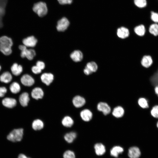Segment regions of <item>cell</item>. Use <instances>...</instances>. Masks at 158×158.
Wrapping results in <instances>:
<instances>
[{"mask_svg":"<svg viewBox=\"0 0 158 158\" xmlns=\"http://www.w3.org/2000/svg\"><path fill=\"white\" fill-rule=\"evenodd\" d=\"M13 44V40L10 37L6 35L0 37V51L4 55L8 56L12 54Z\"/></svg>","mask_w":158,"mask_h":158,"instance_id":"1","label":"cell"},{"mask_svg":"<svg viewBox=\"0 0 158 158\" xmlns=\"http://www.w3.org/2000/svg\"><path fill=\"white\" fill-rule=\"evenodd\" d=\"M18 49L20 51V56L22 58H26L28 60H31L35 56L36 53L33 49H28L27 47L23 44L20 45Z\"/></svg>","mask_w":158,"mask_h":158,"instance_id":"2","label":"cell"},{"mask_svg":"<svg viewBox=\"0 0 158 158\" xmlns=\"http://www.w3.org/2000/svg\"><path fill=\"white\" fill-rule=\"evenodd\" d=\"M32 9L35 13L41 17L45 16L47 12L46 4L45 3L42 2H39L35 4Z\"/></svg>","mask_w":158,"mask_h":158,"instance_id":"3","label":"cell"},{"mask_svg":"<svg viewBox=\"0 0 158 158\" xmlns=\"http://www.w3.org/2000/svg\"><path fill=\"white\" fill-rule=\"evenodd\" d=\"M23 130L22 128L13 130L8 135L7 139L13 142L20 141L23 138Z\"/></svg>","mask_w":158,"mask_h":158,"instance_id":"4","label":"cell"},{"mask_svg":"<svg viewBox=\"0 0 158 158\" xmlns=\"http://www.w3.org/2000/svg\"><path fill=\"white\" fill-rule=\"evenodd\" d=\"M69 25V22L67 19L63 17L58 21L57 29L59 31H64L67 28Z\"/></svg>","mask_w":158,"mask_h":158,"instance_id":"5","label":"cell"},{"mask_svg":"<svg viewBox=\"0 0 158 158\" xmlns=\"http://www.w3.org/2000/svg\"><path fill=\"white\" fill-rule=\"evenodd\" d=\"M98 68L97 65L94 62L92 61L87 63L84 70V72L86 75H89L95 72Z\"/></svg>","mask_w":158,"mask_h":158,"instance_id":"6","label":"cell"},{"mask_svg":"<svg viewBox=\"0 0 158 158\" xmlns=\"http://www.w3.org/2000/svg\"><path fill=\"white\" fill-rule=\"evenodd\" d=\"M22 84L25 86H31L35 83L33 78L28 74L23 75L21 77L20 79Z\"/></svg>","mask_w":158,"mask_h":158,"instance_id":"7","label":"cell"},{"mask_svg":"<svg viewBox=\"0 0 158 158\" xmlns=\"http://www.w3.org/2000/svg\"><path fill=\"white\" fill-rule=\"evenodd\" d=\"M37 42V39L33 36L28 37L22 40L23 44L27 47H34L36 45Z\"/></svg>","mask_w":158,"mask_h":158,"instance_id":"8","label":"cell"},{"mask_svg":"<svg viewBox=\"0 0 158 158\" xmlns=\"http://www.w3.org/2000/svg\"><path fill=\"white\" fill-rule=\"evenodd\" d=\"M97 108L98 110L102 112L104 115L109 114L111 112L110 107L106 103L101 102L98 103Z\"/></svg>","mask_w":158,"mask_h":158,"instance_id":"9","label":"cell"},{"mask_svg":"<svg viewBox=\"0 0 158 158\" xmlns=\"http://www.w3.org/2000/svg\"><path fill=\"white\" fill-rule=\"evenodd\" d=\"M10 69L12 74L15 76H18L20 75L23 70L22 66L16 63H13Z\"/></svg>","mask_w":158,"mask_h":158,"instance_id":"10","label":"cell"},{"mask_svg":"<svg viewBox=\"0 0 158 158\" xmlns=\"http://www.w3.org/2000/svg\"><path fill=\"white\" fill-rule=\"evenodd\" d=\"M153 62L152 58L150 55H145L142 58L141 63L143 67L147 68L151 66Z\"/></svg>","mask_w":158,"mask_h":158,"instance_id":"11","label":"cell"},{"mask_svg":"<svg viewBox=\"0 0 158 158\" xmlns=\"http://www.w3.org/2000/svg\"><path fill=\"white\" fill-rule=\"evenodd\" d=\"M128 156L130 158H139L141 155L140 149L136 147H133L128 150Z\"/></svg>","mask_w":158,"mask_h":158,"instance_id":"12","label":"cell"},{"mask_svg":"<svg viewBox=\"0 0 158 158\" xmlns=\"http://www.w3.org/2000/svg\"><path fill=\"white\" fill-rule=\"evenodd\" d=\"M54 77L51 73H45L41 76L42 82L47 85H49L53 81Z\"/></svg>","mask_w":158,"mask_h":158,"instance_id":"13","label":"cell"},{"mask_svg":"<svg viewBox=\"0 0 158 158\" xmlns=\"http://www.w3.org/2000/svg\"><path fill=\"white\" fill-rule=\"evenodd\" d=\"M72 102L73 105L75 107L80 108L85 104V100L83 97L77 95L73 98Z\"/></svg>","mask_w":158,"mask_h":158,"instance_id":"14","label":"cell"},{"mask_svg":"<svg viewBox=\"0 0 158 158\" xmlns=\"http://www.w3.org/2000/svg\"><path fill=\"white\" fill-rule=\"evenodd\" d=\"M44 93L42 90L39 87H36L34 88L31 93L32 97L37 100L42 99L44 96Z\"/></svg>","mask_w":158,"mask_h":158,"instance_id":"15","label":"cell"},{"mask_svg":"<svg viewBox=\"0 0 158 158\" xmlns=\"http://www.w3.org/2000/svg\"><path fill=\"white\" fill-rule=\"evenodd\" d=\"M2 103L5 107L8 108H11L16 106L17 101L14 98L6 97L2 100Z\"/></svg>","mask_w":158,"mask_h":158,"instance_id":"16","label":"cell"},{"mask_svg":"<svg viewBox=\"0 0 158 158\" xmlns=\"http://www.w3.org/2000/svg\"><path fill=\"white\" fill-rule=\"evenodd\" d=\"M80 116L83 120L87 122L91 119L92 117V114L90 110L85 109L81 111Z\"/></svg>","mask_w":158,"mask_h":158,"instance_id":"17","label":"cell"},{"mask_svg":"<svg viewBox=\"0 0 158 158\" xmlns=\"http://www.w3.org/2000/svg\"><path fill=\"white\" fill-rule=\"evenodd\" d=\"M12 79L11 74L8 71L4 72L0 75V81L2 83H8L11 82Z\"/></svg>","mask_w":158,"mask_h":158,"instance_id":"18","label":"cell"},{"mask_svg":"<svg viewBox=\"0 0 158 158\" xmlns=\"http://www.w3.org/2000/svg\"><path fill=\"white\" fill-rule=\"evenodd\" d=\"M82 52L78 50L73 51L70 54V57L75 62H78L81 61L83 58Z\"/></svg>","mask_w":158,"mask_h":158,"instance_id":"19","label":"cell"},{"mask_svg":"<svg viewBox=\"0 0 158 158\" xmlns=\"http://www.w3.org/2000/svg\"><path fill=\"white\" fill-rule=\"evenodd\" d=\"M30 100L28 94L26 92L22 93L19 97V101L20 104L23 107L28 105Z\"/></svg>","mask_w":158,"mask_h":158,"instance_id":"20","label":"cell"},{"mask_svg":"<svg viewBox=\"0 0 158 158\" xmlns=\"http://www.w3.org/2000/svg\"><path fill=\"white\" fill-rule=\"evenodd\" d=\"M117 35L118 37L125 39L128 37L129 35L128 30L124 27H121L117 29Z\"/></svg>","mask_w":158,"mask_h":158,"instance_id":"21","label":"cell"},{"mask_svg":"<svg viewBox=\"0 0 158 158\" xmlns=\"http://www.w3.org/2000/svg\"><path fill=\"white\" fill-rule=\"evenodd\" d=\"M124 113V110L123 108L121 106H118L114 108L112 114L115 117L119 118L123 116Z\"/></svg>","mask_w":158,"mask_h":158,"instance_id":"22","label":"cell"},{"mask_svg":"<svg viewBox=\"0 0 158 158\" xmlns=\"http://www.w3.org/2000/svg\"><path fill=\"white\" fill-rule=\"evenodd\" d=\"M94 148L96 154L99 156L103 154L106 151L105 147L101 143H97L95 144Z\"/></svg>","mask_w":158,"mask_h":158,"instance_id":"23","label":"cell"},{"mask_svg":"<svg viewBox=\"0 0 158 158\" xmlns=\"http://www.w3.org/2000/svg\"><path fill=\"white\" fill-rule=\"evenodd\" d=\"M123 148L120 146H115L113 147L110 150L111 156L114 157H117L119 154L123 151Z\"/></svg>","mask_w":158,"mask_h":158,"instance_id":"24","label":"cell"},{"mask_svg":"<svg viewBox=\"0 0 158 158\" xmlns=\"http://www.w3.org/2000/svg\"><path fill=\"white\" fill-rule=\"evenodd\" d=\"M43 121L40 119H37L33 121L32 124V127L35 130H39L44 127Z\"/></svg>","mask_w":158,"mask_h":158,"instance_id":"25","label":"cell"},{"mask_svg":"<svg viewBox=\"0 0 158 158\" xmlns=\"http://www.w3.org/2000/svg\"><path fill=\"white\" fill-rule=\"evenodd\" d=\"M61 123L64 126L66 127H70L73 125L74 121L71 117L66 116L63 118Z\"/></svg>","mask_w":158,"mask_h":158,"instance_id":"26","label":"cell"},{"mask_svg":"<svg viewBox=\"0 0 158 158\" xmlns=\"http://www.w3.org/2000/svg\"><path fill=\"white\" fill-rule=\"evenodd\" d=\"M77 135L75 133L71 132L66 133L64 136L65 140L68 143L72 142L76 138Z\"/></svg>","mask_w":158,"mask_h":158,"instance_id":"27","label":"cell"},{"mask_svg":"<svg viewBox=\"0 0 158 158\" xmlns=\"http://www.w3.org/2000/svg\"><path fill=\"white\" fill-rule=\"evenodd\" d=\"M135 33L138 36H142L145 33V29L144 26L141 25L136 27L134 29Z\"/></svg>","mask_w":158,"mask_h":158,"instance_id":"28","label":"cell"},{"mask_svg":"<svg viewBox=\"0 0 158 158\" xmlns=\"http://www.w3.org/2000/svg\"><path fill=\"white\" fill-rule=\"evenodd\" d=\"M10 90L11 92L13 94H17L20 91L21 88L19 84L17 82L12 83L9 87Z\"/></svg>","mask_w":158,"mask_h":158,"instance_id":"29","label":"cell"},{"mask_svg":"<svg viewBox=\"0 0 158 158\" xmlns=\"http://www.w3.org/2000/svg\"><path fill=\"white\" fill-rule=\"evenodd\" d=\"M150 33L154 36H158V24L156 23L151 25L149 28Z\"/></svg>","mask_w":158,"mask_h":158,"instance_id":"30","label":"cell"},{"mask_svg":"<svg viewBox=\"0 0 158 158\" xmlns=\"http://www.w3.org/2000/svg\"><path fill=\"white\" fill-rule=\"evenodd\" d=\"M138 104L142 108H148L149 105L147 99L144 98H140L138 99Z\"/></svg>","mask_w":158,"mask_h":158,"instance_id":"31","label":"cell"},{"mask_svg":"<svg viewBox=\"0 0 158 158\" xmlns=\"http://www.w3.org/2000/svg\"><path fill=\"white\" fill-rule=\"evenodd\" d=\"M134 2L135 4L139 8L145 7L147 4L146 0H134Z\"/></svg>","mask_w":158,"mask_h":158,"instance_id":"32","label":"cell"},{"mask_svg":"<svg viewBox=\"0 0 158 158\" xmlns=\"http://www.w3.org/2000/svg\"><path fill=\"white\" fill-rule=\"evenodd\" d=\"M63 158H75L74 153L70 150L66 151L63 154Z\"/></svg>","mask_w":158,"mask_h":158,"instance_id":"33","label":"cell"},{"mask_svg":"<svg viewBox=\"0 0 158 158\" xmlns=\"http://www.w3.org/2000/svg\"><path fill=\"white\" fill-rule=\"evenodd\" d=\"M151 114L152 116L158 118V105L154 106L151 111Z\"/></svg>","mask_w":158,"mask_h":158,"instance_id":"34","label":"cell"},{"mask_svg":"<svg viewBox=\"0 0 158 158\" xmlns=\"http://www.w3.org/2000/svg\"><path fill=\"white\" fill-rule=\"evenodd\" d=\"M151 19L154 22L158 23V13L151 12Z\"/></svg>","mask_w":158,"mask_h":158,"instance_id":"35","label":"cell"},{"mask_svg":"<svg viewBox=\"0 0 158 158\" xmlns=\"http://www.w3.org/2000/svg\"><path fill=\"white\" fill-rule=\"evenodd\" d=\"M31 70L32 72L35 74H39L41 73L42 71V70L36 65L33 66L31 68Z\"/></svg>","mask_w":158,"mask_h":158,"instance_id":"36","label":"cell"},{"mask_svg":"<svg viewBox=\"0 0 158 158\" xmlns=\"http://www.w3.org/2000/svg\"><path fill=\"white\" fill-rule=\"evenodd\" d=\"M7 92V89L5 87H0V97L4 96Z\"/></svg>","mask_w":158,"mask_h":158,"instance_id":"37","label":"cell"},{"mask_svg":"<svg viewBox=\"0 0 158 158\" xmlns=\"http://www.w3.org/2000/svg\"><path fill=\"white\" fill-rule=\"evenodd\" d=\"M36 66L42 70L45 67L44 63L41 61H37L36 63Z\"/></svg>","mask_w":158,"mask_h":158,"instance_id":"38","label":"cell"},{"mask_svg":"<svg viewBox=\"0 0 158 158\" xmlns=\"http://www.w3.org/2000/svg\"><path fill=\"white\" fill-rule=\"evenodd\" d=\"M73 0H58L59 3L62 5L65 4H70Z\"/></svg>","mask_w":158,"mask_h":158,"instance_id":"39","label":"cell"},{"mask_svg":"<svg viewBox=\"0 0 158 158\" xmlns=\"http://www.w3.org/2000/svg\"><path fill=\"white\" fill-rule=\"evenodd\" d=\"M18 158H30V157H29L26 156L25 155L23 154H20L18 157Z\"/></svg>","mask_w":158,"mask_h":158,"instance_id":"40","label":"cell"},{"mask_svg":"<svg viewBox=\"0 0 158 158\" xmlns=\"http://www.w3.org/2000/svg\"><path fill=\"white\" fill-rule=\"evenodd\" d=\"M154 91L155 93L158 96V85H156L154 88Z\"/></svg>","mask_w":158,"mask_h":158,"instance_id":"41","label":"cell"},{"mask_svg":"<svg viewBox=\"0 0 158 158\" xmlns=\"http://www.w3.org/2000/svg\"><path fill=\"white\" fill-rule=\"evenodd\" d=\"M1 66L0 65V71H1Z\"/></svg>","mask_w":158,"mask_h":158,"instance_id":"42","label":"cell"},{"mask_svg":"<svg viewBox=\"0 0 158 158\" xmlns=\"http://www.w3.org/2000/svg\"><path fill=\"white\" fill-rule=\"evenodd\" d=\"M157 128H158V122H157Z\"/></svg>","mask_w":158,"mask_h":158,"instance_id":"43","label":"cell"}]
</instances>
